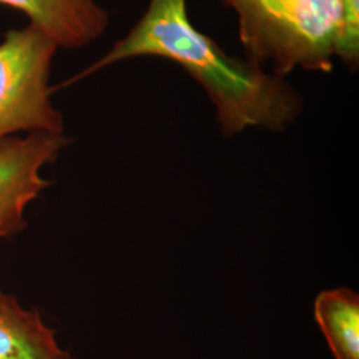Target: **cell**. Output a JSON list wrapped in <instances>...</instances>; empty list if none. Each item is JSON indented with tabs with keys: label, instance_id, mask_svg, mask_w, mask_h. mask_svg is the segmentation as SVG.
I'll use <instances>...</instances> for the list:
<instances>
[{
	"label": "cell",
	"instance_id": "3",
	"mask_svg": "<svg viewBox=\"0 0 359 359\" xmlns=\"http://www.w3.org/2000/svg\"><path fill=\"white\" fill-rule=\"evenodd\" d=\"M57 44L28 23L8 29L0 41V142L34 132L65 133L50 84Z\"/></svg>",
	"mask_w": 359,
	"mask_h": 359
},
{
	"label": "cell",
	"instance_id": "7",
	"mask_svg": "<svg viewBox=\"0 0 359 359\" xmlns=\"http://www.w3.org/2000/svg\"><path fill=\"white\" fill-rule=\"evenodd\" d=\"M314 318L335 359H359V297L348 287L321 292Z\"/></svg>",
	"mask_w": 359,
	"mask_h": 359
},
{
	"label": "cell",
	"instance_id": "4",
	"mask_svg": "<svg viewBox=\"0 0 359 359\" xmlns=\"http://www.w3.org/2000/svg\"><path fill=\"white\" fill-rule=\"evenodd\" d=\"M69 139L57 133L34 132L0 142V240L26 228V212L51 182L43 169L55 163Z\"/></svg>",
	"mask_w": 359,
	"mask_h": 359
},
{
	"label": "cell",
	"instance_id": "1",
	"mask_svg": "<svg viewBox=\"0 0 359 359\" xmlns=\"http://www.w3.org/2000/svg\"><path fill=\"white\" fill-rule=\"evenodd\" d=\"M142 56L179 65L206 92L225 137L250 127L281 132L304 109V99L286 80L224 51L193 26L187 0H149L140 20L100 59L53 87L74 86L107 67Z\"/></svg>",
	"mask_w": 359,
	"mask_h": 359
},
{
	"label": "cell",
	"instance_id": "8",
	"mask_svg": "<svg viewBox=\"0 0 359 359\" xmlns=\"http://www.w3.org/2000/svg\"><path fill=\"white\" fill-rule=\"evenodd\" d=\"M341 32L337 55L351 71L359 65V0H341Z\"/></svg>",
	"mask_w": 359,
	"mask_h": 359
},
{
	"label": "cell",
	"instance_id": "2",
	"mask_svg": "<svg viewBox=\"0 0 359 359\" xmlns=\"http://www.w3.org/2000/svg\"><path fill=\"white\" fill-rule=\"evenodd\" d=\"M237 15L245 59L286 77L329 74L341 32V0H221Z\"/></svg>",
	"mask_w": 359,
	"mask_h": 359
},
{
	"label": "cell",
	"instance_id": "6",
	"mask_svg": "<svg viewBox=\"0 0 359 359\" xmlns=\"http://www.w3.org/2000/svg\"><path fill=\"white\" fill-rule=\"evenodd\" d=\"M0 359H71L39 310L0 287Z\"/></svg>",
	"mask_w": 359,
	"mask_h": 359
},
{
	"label": "cell",
	"instance_id": "5",
	"mask_svg": "<svg viewBox=\"0 0 359 359\" xmlns=\"http://www.w3.org/2000/svg\"><path fill=\"white\" fill-rule=\"evenodd\" d=\"M28 18L59 48L76 50L102 38L109 13L96 0H0Z\"/></svg>",
	"mask_w": 359,
	"mask_h": 359
}]
</instances>
